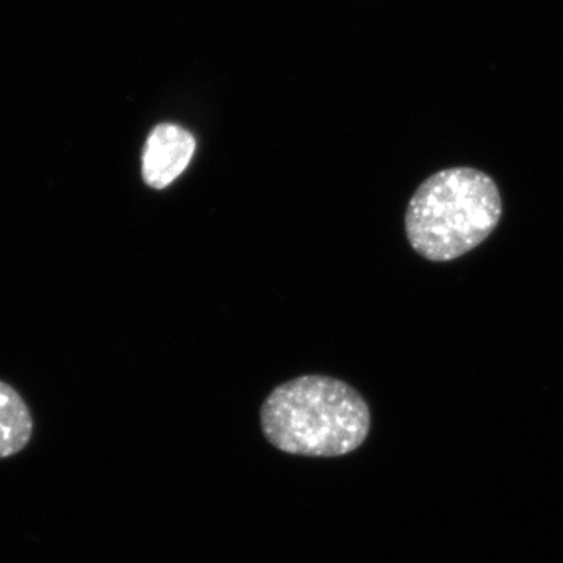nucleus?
I'll use <instances>...</instances> for the list:
<instances>
[{"mask_svg":"<svg viewBox=\"0 0 563 563\" xmlns=\"http://www.w3.org/2000/svg\"><path fill=\"white\" fill-rule=\"evenodd\" d=\"M196 151L191 132L173 122L152 129L141 154V176L154 190L169 187L190 165Z\"/></svg>","mask_w":563,"mask_h":563,"instance_id":"3","label":"nucleus"},{"mask_svg":"<svg viewBox=\"0 0 563 563\" xmlns=\"http://www.w3.org/2000/svg\"><path fill=\"white\" fill-rule=\"evenodd\" d=\"M503 214L498 185L474 168H450L422 181L406 210V235L431 262L468 254L495 231Z\"/></svg>","mask_w":563,"mask_h":563,"instance_id":"2","label":"nucleus"},{"mask_svg":"<svg viewBox=\"0 0 563 563\" xmlns=\"http://www.w3.org/2000/svg\"><path fill=\"white\" fill-rule=\"evenodd\" d=\"M33 433L31 410L20 393L0 380V459L20 454Z\"/></svg>","mask_w":563,"mask_h":563,"instance_id":"4","label":"nucleus"},{"mask_svg":"<svg viewBox=\"0 0 563 563\" xmlns=\"http://www.w3.org/2000/svg\"><path fill=\"white\" fill-rule=\"evenodd\" d=\"M261 424L265 439L282 453L342 457L368 439L372 412L350 384L309 374L269 393L262 404Z\"/></svg>","mask_w":563,"mask_h":563,"instance_id":"1","label":"nucleus"}]
</instances>
